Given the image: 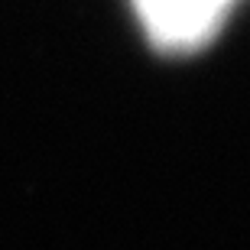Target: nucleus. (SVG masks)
<instances>
[{
	"label": "nucleus",
	"instance_id": "nucleus-1",
	"mask_svg": "<svg viewBox=\"0 0 250 250\" xmlns=\"http://www.w3.org/2000/svg\"><path fill=\"white\" fill-rule=\"evenodd\" d=\"M247 0H130L140 36L163 59H192L224 36Z\"/></svg>",
	"mask_w": 250,
	"mask_h": 250
}]
</instances>
